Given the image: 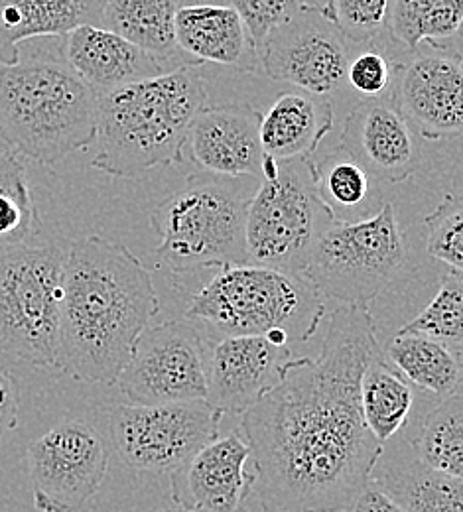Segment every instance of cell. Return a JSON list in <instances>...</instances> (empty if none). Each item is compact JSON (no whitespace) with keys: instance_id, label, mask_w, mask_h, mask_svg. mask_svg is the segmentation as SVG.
I'll return each mask as SVG.
<instances>
[{"instance_id":"obj_38","label":"cell","mask_w":463,"mask_h":512,"mask_svg":"<svg viewBox=\"0 0 463 512\" xmlns=\"http://www.w3.org/2000/svg\"><path fill=\"white\" fill-rule=\"evenodd\" d=\"M298 2H300V6L320 10V12L326 16V14H328V8H330L331 0H298Z\"/></svg>"},{"instance_id":"obj_20","label":"cell","mask_w":463,"mask_h":512,"mask_svg":"<svg viewBox=\"0 0 463 512\" xmlns=\"http://www.w3.org/2000/svg\"><path fill=\"white\" fill-rule=\"evenodd\" d=\"M369 481L406 512H463L460 477L424 465L406 440H389Z\"/></svg>"},{"instance_id":"obj_13","label":"cell","mask_w":463,"mask_h":512,"mask_svg":"<svg viewBox=\"0 0 463 512\" xmlns=\"http://www.w3.org/2000/svg\"><path fill=\"white\" fill-rule=\"evenodd\" d=\"M353 44L320 10H300L276 28L261 50L259 65L266 77L330 97L347 83Z\"/></svg>"},{"instance_id":"obj_26","label":"cell","mask_w":463,"mask_h":512,"mask_svg":"<svg viewBox=\"0 0 463 512\" xmlns=\"http://www.w3.org/2000/svg\"><path fill=\"white\" fill-rule=\"evenodd\" d=\"M385 357L406 383L418 386L436 398L462 390L460 355L434 339L397 333L389 343Z\"/></svg>"},{"instance_id":"obj_15","label":"cell","mask_w":463,"mask_h":512,"mask_svg":"<svg viewBox=\"0 0 463 512\" xmlns=\"http://www.w3.org/2000/svg\"><path fill=\"white\" fill-rule=\"evenodd\" d=\"M263 113L247 103L203 107L186 134L182 154L198 174L239 180L261 178Z\"/></svg>"},{"instance_id":"obj_9","label":"cell","mask_w":463,"mask_h":512,"mask_svg":"<svg viewBox=\"0 0 463 512\" xmlns=\"http://www.w3.org/2000/svg\"><path fill=\"white\" fill-rule=\"evenodd\" d=\"M333 221L316 190L312 160H280L278 176L263 180L247 205V260L302 276L316 243Z\"/></svg>"},{"instance_id":"obj_22","label":"cell","mask_w":463,"mask_h":512,"mask_svg":"<svg viewBox=\"0 0 463 512\" xmlns=\"http://www.w3.org/2000/svg\"><path fill=\"white\" fill-rule=\"evenodd\" d=\"M109 0H0V64L18 62V46L64 38L79 26H101Z\"/></svg>"},{"instance_id":"obj_12","label":"cell","mask_w":463,"mask_h":512,"mask_svg":"<svg viewBox=\"0 0 463 512\" xmlns=\"http://www.w3.org/2000/svg\"><path fill=\"white\" fill-rule=\"evenodd\" d=\"M26 461L36 511L77 512L101 489L109 453L91 424L66 418L30 442Z\"/></svg>"},{"instance_id":"obj_37","label":"cell","mask_w":463,"mask_h":512,"mask_svg":"<svg viewBox=\"0 0 463 512\" xmlns=\"http://www.w3.org/2000/svg\"><path fill=\"white\" fill-rule=\"evenodd\" d=\"M343 512H406L398 507L395 501H391L379 487H375L371 481L365 485V489L353 499V503Z\"/></svg>"},{"instance_id":"obj_35","label":"cell","mask_w":463,"mask_h":512,"mask_svg":"<svg viewBox=\"0 0 463 512\" xmlns=\"http://www.w3.org/2000/svg\"><path fill=\"white\" fill-rule=\"evenodd\" d=\"M395 69L397 64H391L377 44H373L357 52L355 58L351 56L347 65V83L367 99L387 97L395 83Z\"/></svg>"},{"instance_id":"obj_4","label":"cell","mask_w":463,"mask_h":512,"mask_svg":"<svg viewBox=\"0 0 463 512\" xmlns=\"http://www.w3.org/2000/svg\"><path fill=\"white\" fill-rule=\"evenodd\" d=\"M99 95L64 56L0 64V136L18 156L54 166L97 136Z\"/></svg>"},{"instance_id":"obj_6","label":"cell","mask_w":463,"mask_h":512,"mask_svg":"<svg viewBox=\"0 0 463 512\" xmlns=\"http://www.w3.org/2000/svg\"><path fill=\"white\" fill-rule=\"evenodd\" d=\"M249 199L231 178L190 176L186 186L164 197L150 213L160 237L156 264L172 274L249 264L245 217Z\"/></svg>"},{"instance_id":"obj_34","label":"cell","mask_w":463,"mask_h":512,"mask_svg":"<svg viewBox=\"0 0 463 512\" xmlns=\"http://www.w3.org/2000/svg\"><path fill=\"white\" fill-rule=\"evenodd\" d=\"M227 6L241 16L257 58L268 36L300 10L298 0H227Z\"/></svg>"},{"instance_id":"obj_7","label":"cell","mask_w":463,"mask_h":512,"mask_svg":"<svg viewBox=\"0 0 463 512\" xmlns=\"http://www.w3.org/2000/svg\"><path fill=\"white\" fill-rule=\"evenodd\" d=\"M64 260L58 245H22L0 253V353L56 367L64 298Z\"/></svg>"},{"instance_id":"obj_24","label":"cell","mask_w":463,"mask_h":512,"mask_svg":"<svg viewBox=\"0 0 463 512\" xmlns=\"http://www.w3.org/2000/svg\"><path fill=\"white\" fill-rule=\"evenodd\" d=\"M182 0H109L101 28L115 32L127 42L160 60L176 58V16Z\"/></svg>"},{"instance_id":"obj_23","label":"cell","mask_w":463,"mask_h":512,"mask_svg":"<svg viewBox=\"0 0 463 512\" xmlns=\"http://www.w3.org/2000/svg\"><path fill=\"white\" fill-rule=\"evenodd\" d=\"M333 128L330 97L306 91L280 95L261 119V144L274 160H312Z\"/></svg>"},{"instance_id":"obj_18","label":"cell","mask_w":463,"mask_h":512,"mask_svg":"<svg viewBox=\"0 0 463 512\" xmlns=\"http://www.w3.org/2000/svg\"><path fill=\"white\" fill-rule=\"evenodd\" d=\"M251 448L239 432L215 438L170 473L172 497L186 512H241L253 495Z\"/></svg>"},{"instance_id":"obj_8","label":"cell","mask_w":463,"mask_h":512,"mask_svg":"<svg viewBox=\"0 0 463 512\" xmlns=\"http://www.w3.org/2000/svg\"><path fill=\"white\" fill-rule=\"evenodd\" d=\"M406 262V239L393 203L357 221H333L302 272L308 284L341 306H365L391 288Z\"/></svg>"},{"instance_id":"obj_16","label":"cell","mask_w":463,"mask_h":512,"mask_svg":"<svg viewBox=\"0 0 463 512\" xmlns=\"http://www.w3.org/2000/svg\"><path fill=\"white\" fill-rule=\"evenodd\" d=\"M290 361V347L261 335L225 337L209 349L205 402L221 414L243 416L282 381Z\"/></svg>"},{"instance_id":"obj_32","label":"cell","mask_w":463,"mask_h":512,"mask_svg":"<svg viewBox=\"0 0 463 512\" xmlns=\"http://www.w3.org/2000/svg\"><path fill=\"white\" fill-rule=\"evenodd\" d=\"M391 0H331L326 18L353 46H373L387 30Z\"/></svg>"},{"instance_id":"obj_39","label":"cell","mask_w":463,"mask_h":512,"mask_svg":"<svg viewBox=\"0 0 463 512\" xmlns=\"http://www.w3.org/2000/svg\"><path fill=\"white\" fill-rule=\"evenodd\" d=\"M160 512H186V511H182V509H180V511H160Z\"/></svg>"},{"instance_id":"obj_25","label":"cell","mask_w":463,"mask_h":512,"mask_svg":"<svg viewBox=\"0 0 463 512\" xmlns=\"http://www.w3.org/2000/svg\"><path fill=\"white\" fill-rule=\"evenodd\" d=\"M404 440L416 457L446 475L463 477V398L462 390L438 398L422 416L408 418Z\"/></svg>"},{"instance_id":"obj_2","label":"cell","mask_w":463,"mask_h":512,"mask_svg":"<svg viewBox=\"0 0 463 512\" xmlns=\"http://www.w3.org/2000/svg\"><path fill=\"white\" fill-rule=\"evenodd\" d=\"M158 312L150 272L123 243L75 241L64 260L56 369L83 383H117Z\"/></svg>"},{"instance_id":"obj_10","label":"cell","mask_w":463,"mask_h":512,"mask_svg":"<svg viewBox=\"0 0 463 512\" xmlns=\"http://www.w3.org/2000/svg\"><path fill=\"white\" fill-rule=\"evenodd\" d=\"M221 418L223 414L205 400L123 404L111 414V434L119 455L133 469L174 473L219 438Z\"/></svg>"},{"instance_id":"obj_28","label":"cell","mask_w":463,"mask_h":512,"mask_svg":"<svg viewBox=\"0 0 463 512\" xmlns=\"http://www.w3.org/2000/svg\"><path fill=\"white\" fill-rule=\"evenodd\" d=\"M462 22V0H391L387 32L408 52H418L426 42L458 38Z\"/></svg>"},{"instance_id":"obj_30","label":"cell","mask_w":463,"mask_h":512,"mask_svg":"<svg viewBox=\"0 0 463 512\" xmlns=\"http://www.w3.org/2000/svg\"><path fill=\"white\" fill-rule=\"evenodd\" d=\"M312 174L318 195L335 221L341 219V213L363 215L367 211L365 205L373 195L371 176L341 148L318 162L312 160Z\"/></svg>"},{"instance_id":"obj_33","label":"cell","mask_w":463,"mask_h":512,"mask_svg":"<svg viewBox=\"0 0 463 512\" xmlns=\"http://www.w3.org/2000/svg\"><path fill=\"white\" fill-rule=\"evenodd\" d=\"M426 227V253L448 264V268L463 270L462 199L454 193H448L434 209V213L426 217Z\"/></svg>"},{"instance_id":"obj_1","label":"cell","mask_w":463,"mask_h":512,"mask_svg":"<svg viewBox=\"0 0 463 512\" xmlns=\"http://www.w3.org/2000/svg\"><path fill=\"white\" fill-rule=\"evenodd\" d=\"M383 353L369 308L341 306L318 357H292L243 414L263 511L343 512L365 489L383 446L365 426L359 388Z\"/></svg>"},{"instance_id":"obj_31","label":"cell","mask_w":463,"mask_h":512,"mask_svg":"<svg viewBox=\"0 0 463 512\" xmlns=\"http://www.w3.org/2000/svg\"><path fill=\"white\" fill-rule=\"evenodd\" d=\"M398 333L434 339L460 355L463 339L462 270L448 268V274L430 304L418 316L406 321Z\"/></svg>"},{"instance_id":"obj_19","label":"cell","mask_w":463,"mask_h":512,"mask_svg":"<svg viewBox=\"0 0 463 512\" xmlns=\"http://www.w3.org/2000/svg\"><path fill=\"white\" fill-rule=\"evenodd\" d=\"M60 40H64L62 56L67 65L97 95L170 71L160 60L101 26H79Z\"/></svg>"},{"instance_id":"obj_3","label":"cell","mask_w":463,"mask_h":512,"mask_svg":"<svg viewBox=\"0 0 463 512\" xmlns=\"http://www.w3.org/2000/svg\"><path fill=\"white\" fill-rule=\"evenodd\" d=\"M198 67L180 65L101 93L91 166L111 178L134 180L182 162L188 128L209 99Z\"/></svg>"},{"instance_id":"obj_29","label":"cell","mask_w":463,"mask_h":512,"mask_svg":"<svg viewBox=\"0 0 463 512\" xmlns=\"http://www.w3.org/2000/svg\"><path fill=\"white\" fill-rule=\"evenodd\" d=\"M38 231L40 217L26 166L16 152H0V253L30 245Z\"/></svg>"},{"instance_id":"obj_17","label":"cell","mask_w":463,"mask_h":512,"mask_svg":"<svg viewBox=\"0 0 463 512\" xmlns=\"http://www.w3.org/2000/svg\"><path fill=\"white\" fill-rule=\"evenodd\" d=\"M339 148L357 162L371 180L400 184L420 166V146L391 97L369 99L355 107L341 128Z\"/></svg>"},{"instance_id":"obj_11","label":"cell","mask_w":463,"mask_h":512,"mask_svg":"<svg viewBox=\"0 0 463 512\" xmlns=\"http://www.w3.org/2000/svg\"><path fill=\"white\" fill-rule=\"evenodd\" d=\"M209 349L205 335L190 321L148 327L117 386L136 406L205 400Z\"/></svg>"},{"instance_id":"obj_5","label":"cell","mask_w":463,"mask_h":512,"mask_svg":"<svg viewBox=\"0 0 463 512\" xmlns=\"http://www.w3.org/2000/svg\"><path fill=\"white\" fill-rule=\"evenodd\" d=\"M326 314L324 298L304 276L255 264L219 268L192 298L186 318L225 337L261 335L276 347L310 341Z\"/></svg>"},{"instance_id":"obj_36","label":"cell","mask_w":463,"mask_h":512,"mask_svg":"<svg viewBox=\"0 0 463 512\" xmlns=\"http://www.w3.org/2000/svg\"><path fill=\"white\" fill-rule=\"evenodd\" d=\"M20 386L12 373L0 365V438L18 426Z\"/></svg>"},{"instance_id":"obj_14","label":"cell","mask_w":463,"mask_h":512,"mask_svg":"<svg viewBox=\"0 0 463 512\" xmlns=\"http://www.w3.org/2000/svg\"><path fill=\"white\" fill-rule=\"evenodd\" d=\"M397 64L391 97L404 121L428 140L458 138L463 130V69L458 52H424Z\"/></svg>"},{"instance_id":"obj_27","label":"cell","mask_w":463,"mask_h":512,"mask_svg":"<svg viewBox=\"0 0 463 512\" xmlns=\"http://www.w3.org/2000/svg\"><path fill=\"white\" fill-rule=\"evenodd\" d=\"M359 398L365 426L381 446L402 432L414 408L412 386L387 361L385 353L365 369Z\"/></svg>"},{"instance_id":"obj_21","label":"cell","mask_w":463,"mask_h":512,"mask_svg":"<svg viewBox=\"0 0 463 512\" xmlns=\"http://www.w3.org/2000/svg\"><path fill=\"white\" fill-rule=\"evenodd\" d=\"M176 46L190 58V64L211 62L239 71L261 69L241 16L227 4L182 6L176 16Z\"/></svg>"}]
</instances>
